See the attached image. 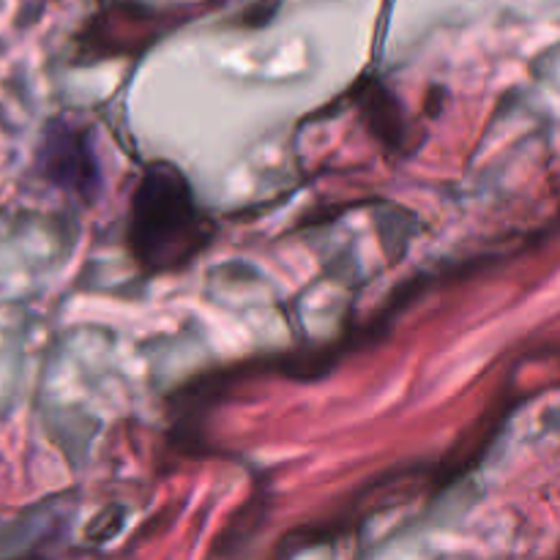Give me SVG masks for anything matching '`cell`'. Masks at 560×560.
<instances>
[{"mask_svg": "<svg viewBox=\"0 0 560 560\" xmlns=\"http://www.w3.org/2000/svg\"><path fill=\"white\" fill-rule=\"evenodd\" d=\"M217 238V222L197 202L184 170L167 159L142 167L126 219V252L145 277L180 273Z\"/></svg>", "mask_w": 560, "mask_h": 560, "instance_id": "obj_1", "label": "cell"}, {"mask_svg": "<svg viewBox=\"0 0 560 560\" xmlns=\"http://www.w3.org/2000/svg\"><path fill=\"white\" fill-rule=\"evenodd\" d=\"M36 170L47 184L80 197L93 206L102 195V162L96 156L91 126L66 118H52L44 126L36 148Z\"/></svg>", "mask_w": 560, "mask_h": 560, "instance_id": "obj_2", "label": "cell"}]
</instances>
